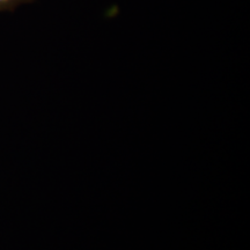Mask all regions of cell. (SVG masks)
I'll return each mask as SVG.
<instances>
[{"mask_svg": "<svg viewBox=\"0 0 250 250\" xmlns=\"http://www.w3.org/2000/svg\"><path fill=\"white\" fill-rule=\"evenodd\" d=\"M33 1L34 0H0V12L13 11L18 6Z\"/></svg>", "mask_w": 250, "mask_h": 250, "instance_id": "obj_1", "label": "cell"}]
</instances>
